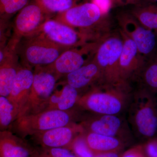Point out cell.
<instances>
[{
    "label": "cell",
    "instance_id": "1",
    "mask_svg": "<svg viewBox=\"0 0 157 157\" xmlns=\"http://www.w3.org/2000/svg\"><path fill=\"white\" fill-rule=\"evenodd\" d=\"M133 89L100 82L79 94L76 107L82 111L109 115L125 114Z\"/></svg>",
    "mask_w": 157,
    "mask_h": 157
},
{
    "label": "cell",
    "instance_id": "2",
    "mask_svg": "<svg viewBox=\"0 0 157 157\" xmlns=\"http://www.w3.org/2000/svg\"><path fill=\"white\" fill-rule=\"evenodd\" d=\"M135 139L143 143L157 137V96L137 86L125 112Z\"/></svg>",
    "mask_w": 157,
    "mask_h": 157
},
{
    "label": "cell",
    "instance_id": "3",
    "mask_svg": "<svg viewBox=\"0 0 157 157\" xmlns=\"http://www.w3.org/2000/svg\"><path fill=\"white\" fill-rule=\"evenodd\" d=\"M54 19L83 34L90 42L100 41L112 33L108 14L103 13L92 2L77 4L56 14Z\"/></svg>",
    "mask_w": 157,
    "mask_h": 157
},
{
    "label": "cell",
    "instance_id": "4",
    "mask_svg": "<svg viewBox=\"0 0 157 157\" xmlns=\"http://www.w3.org/2000/svg\"><path fill=\"white\" fill-rule=\"evenodd\" d=\"M82 111L75 107L67 111L48 109L17 118L11 129L20 137L24 138L48 130L78 122Z\"/></svg>",
    "mask_w": 157,
    "mask_h": 157
},
{
    "label": "cell",
    "instance_id": "5",
    "mask_svg": "<svg viewBox=\"0 0 157 157\" xmlns=\"http://www.w3.org/2000/svg\"><path fill=\"white\" fill-rule=\"evenodd\" d=\"M68 49L51 41L39 31L22 38L16 50L20 65L33 69L52 64Z\"/></svg>",
    "mask_w": 157,
    "mask_h": 157
},
{
    "label": "cell",
    "instance_id": "6",
    "mask_svg": "<svg viewBox=\"0 0 157 157\" xmlns=\"http://www.w3.org/2000/svg\"><path fill=\"white\" fill-rule=\"evenodd\" d=\"M122 46L119 32L111 33L101 40L94 59L101 70L102 83L114 86L131 85L121 78L120 58Z\"/></svg>",
    "mask_w": 157,
    "mask_h": 157
},
{
    "label": "cell",
    "instance_id": "7",
    "mask_svg": "<svg viewBox=\"0 0 157 157\" xmlns=\"http://www.w3.org/2000/svg\"><path fill=\"white\" fill-rule=\"evenodd\" d=\"M60 78L48 66L34 68L33 85L25 104L17 118L45 110L48 100L55 90L57 82Z\"/></svg>",
    "mask_w": 157,
    "mask_h": 157
},
{
    "label": "cell",
    "instance_id": "8",
    "mask_svg": "<svg viewBox=\"0 0 157 157\" xmlns=\"http://www.w3.org/2000/svg\"><path fill=\"white\" fill-rule=\"evenodd\" d=\"M78 123L85 132L116 137L128 145L135 140L125 114L109 115L86 112L82 113Z\"/></svg>",
    "mask_w": 157,
    "mask_h": 157
},
{
    "label": "cell",
    "instance_id": "9",
    "mask_svg": "<svg viewBox=\"0 0 157 157\" xmlns=\"http://www.w3.org/2000/svg\"><path fill=\"white\" fill-rule=\"evenodd\" d=\"M49 17L35 0L29 2L17 13L14 18L9 42L17 46L22 38L40 31L42 25Z\"/></svg>",
    "mask_w": 157,
    "mask_h": 157
},
{
    "label": "cell",
    "instance_id": "10",
    "mask_svg": "<svg viewBox=\"0 0 157 157\" xmlns=\"http://www.w3.org/2000/svg\"><path fill=\"white\" fill-rule=\"evenodd\" d=\"M117 19L119 30L135 42L146 60L157 52V35L153 31L140 24L130 12H121Z\"/></svg>",
    "mask_w": 157,
    "mask_h": 157
},
{
    "label": "cell",
    "instance_id": "11",
    "mask_svg": "<svg viewBox=\"0 0 157 157\" xmlns=\"http://www.w3.org/2000/svg\"><path fill=\"white\" fill-rule=\"evenodd\" d=\"M101 40L88 42L82 46L67 49L53 63L47 66L60 78L66 76L78 70L94 58Z\"/></svg>",
    "mask_w": 157,
    "mask_h": 157
},
{
    "label": "cell",
    "instance_id": "12",
    "mask_svg": "<svg viewBox=\"0 0 157 157\" xmlns=\"http://www.w3.org/2000/svg\"><path fill=\"white\" fill-rule=\"evenodd\" d=\"M123 46L120 58L121 78L125 83L131 85L135 82L147 60L140 53L136 44L121 31Z\"/></svg>",
    "mask_w": 157,
    "mask_h": 157
},
{
    "label": "cell",
    "instance_id": "13",
    "mask_svg": "<svg viewBox=\"0 0 157 157\" xmlns=\"http://www.w3.org/2000/svg\"><path fill=\"white\" fill-rule=\"evenodd\" d=\"M40 31L51 41L68 48L82 46L90 42L83 34L54 19L46 20Z\"/></svg>",
    "mask_w": 157,
    "mask_h": 157
},
{
    "label": "cell",
    "instance_id": "14",
    "mask_svg": "<svg viewBox=\"0 0 157 157\" xmlns=\"http://www.w3.org/2000/svg\"><path fill=\"white\" fill-rule=\"evenodd\" d=\"M84 132L81 125L75 122L50 129L32 137L42 149L64 147L69 149L74 139Z\"/></svg>",
    "mask_w": 157,
    "mask_h": 157
},
{
    "label": "cell",
    "instance_id": "15",
    "mask_svg": "<svg viewBox=\"0 0 157 157\" xmlns=\"http://www.w3.org/2000/svg\"><path fill=\"white\" fill-rule=\"evenodd\" d=\"M64 76L63 83L74 87L79 93L81 90H87L102 82L101 70L94 58L78 70Z\"/></svg>",
    "mask_w": 157,
    "mask_h": 157
},
{
    "label": "cell",
    "instance_id": "16",
    "mask_svg": "<svg viewBox=\"0 0 157 157\" xmlns=\"http://www.w3.org/2000/svg\"><path fill=\"white\" fill-rule=\"evenodd\" d=\"M38 152L11 130L0 131V157H33Z\"/></svg>",
    "mask_w": 157,
    "mask_h": 157
},
{
    "label": "cell",
    "instance_id": "17",
    "mask_svg": "<svg viewBox=\"0 0 157 157\" xmlns=\"http://www.w3.org/2000/svg\"><path fill=\"white\" fill-rule=\"evenodd\" d=\"M34 70L21 65L8 97L17 109L18 114L22 109L33 85Z\"/></svg>",
    "mask_w": 157,
    "mask_h": 157
},
{
    "label": "cell",
    "instance_id": "18",
    "mask_svg": "<svg viewBox=\"0 0 157 157\" xmlns=\"http://www.w3.org/2000/svg\"><path fill=\"white\" fill-rule=\"evenodd\" d=\"M84 136L88 146L94 155L107 152H123L128 145L118 138L92 132H84Z\"/></svg>",
    "mask_w": 157,
    "mask_h": 157
},
{
    "label": "cell",
    "instance_id": "19",
    "mask_svg": "<svg viewBox=\"0 0 157 157\" xmlns=\"http://www.w3.org/2000/svg\"><path fill=\"white\" fill-rule=\"evenodd\" d=\"M12 48L0 65V97H8L21 65L16 50Z\"/></svg>",
    "mask_w": 157,
    "mask_h": 157
},
{
    "label": "cell",
    "instance_id": "20",
    "mask_svg": "<svg viewBox=\"0 0 157 157\" xmlns=\"http://www.w3.org/2000/svg\"><path fill=\"white\" fill-rule=\"evenodd\" d=\"M79 94V92L76 89L64 83L60 90H56L55 89L54 91L48 100L45 110L58 109L67 111L74 109L76 107Z\"/></svg>",
    "mask_w": 157,
    "mask_h": 157
},
{
    "label": "cell",
    "instance_id": "21",
    "mask_svg": "<svg viewBox=\"0 0 157 157\" xmlns=\"http://www.w3.org/2000/svg\"><path fill=\"white\" fill-rule=\"evenodd\" d=\"M130 13L140 24L157 35V3L141 1Z\"/></svg>",
    "mask_w": 157,
    "mask_h": 157
},
{
    "label": "cell",
    "instance_id": "22",
    "mask_svg": "<svg viewBox=\"0 0 157 157\" xmlns=\"http://www.w3.org/2000/svg\"><path fill=\"white\" fill-rule=\"evenodd\" d=\"M135 82L157 96V52L147 60Z\"/></svg>",
    "mask_w": 157,
    "mask_h": 157
},
{
    "label": "cell",
    "instance_id": "23",
    "mask_svg": "<svg viewBox=\"0 0 157 157\" xmlns=\"http://www.w3.org/2000/svg\"><path fill=\"white\" fill-rule=\"evenodd\" d=\"M18 112L8 97H0V131L10 130Z\"/></svg>",
    "mask_w": 157,
    "mask_h": 157
},
{
    "label": "cell",
    "instance_id": "24",
    "mask_svg": "<svg viewBox=\"0 0 157 157\" xmlns=\"http://www.w3.org/2000/svg\"><path fill=\"white\" fill-rule=\"evenodd\" d=\"M48 16L58 14L77 5L76 0H35Z\"/></svg>",
    "mask_w": 157,
    "mask_h": 157
},
{
    "label": "cell",
    "instance_id": "25",
    "mask_svg": "<svg viewBox=\"0 0 157 157\" xmlns=\"http://www.w3.org/2000/svg\"><path fill=\"white\" fill-rule=\"evenodd\" d=\"M30 0H0V17L10 19Z\"/></svg>",
    "mask_w": 157,
    "mask_h": 157
},
{
    "label": "cell",
    "instance_id": "26",
    "mask_svg": "<svg viewBox=\"0 0 157 157\" xmlns=\"http://www.w3.org/2000/svg\"><path fill=\"white\" fill-rule=\"evenodd\" d=\"M84 133L74 139L69 149L76 157H94V155L88 146L85 139Z\"/></svg>",
    "mask_w": 157,
    "mask_h": 157
},
{
    "label": "cell",
    "instance_id": "27",
    "mask_svg": "<svg viewBox=\"0 0 157 157\" xmlns=\"http://www.w3.org/2000/svg\"><path fill=\"white\" fill-rule=\"evenodd\" d=\"M42 152L48 157H76L71 150L64 147L42 149Z\"/></svg>",
    "mask_w": 157,
    "mask_h": 157
},
{
    "label": "cell",
    "instance_id": "28",
    "mask_svg": "<svg viewBox=\"0 0 157 157\" xmlns=\"http://www.w3.org/2000/svg\"><path fill=\"white\" fill-rule=\"evenodd\" d=\"M11 28L12 24L10 19L0 17V45L9 41Z\"/></svg>",
    "mask_w": 157,
    "mask_h": 157
},
{
    "label": "cell",
    "instance_id": "29",
    "mask_svg": "<svg viewBox=\"0 0 157 157\" xmlns=\"http://www.w3.org/2000/svg\"><path fill=\"white\" fill-rule=\"evenodd\" d=\"M141 144L146 157H157V137Z\"/></svg>",
    "mask_w": 157,
    "mask_h": 157
},
{
    "label": "cell",
    "instance_id": "30",
    "mask_svg": "<svg viewBox=\"0 0 157 157\" xmlns=\"http://www.w3.org/2000/svg\"><path fill=\"white\" fill-rule=\"evenodd\" d=\"M120 157H146L142 144L134 145L123 152Z\"/></svg>",
    "mask_w": 157,
    "mask_h": 157
},
{
    "label": "cell",
    "instance_id": "31",
    "mask_svg": "<svg viewBox=\"0 0 157 157\" xmlns=\"http://www.w3.org/2000/svg\"><path fill=\"white\" fill-rule=\"evenodd\" d=\"M98 6L104 14H108L109 10L113 7L111 0H92V2Z\"/></svg>",
    "mask_w": 157,
    "mask_h": 157
},
{
    "label": "cell",
    "instance_id": "32",
    "mask_svg": "<svg viewBox=\"0 0 157 157\" xmlns=\"http://www.w3.org/2000/svg\"><path fill=\"white\" fill-rule=\"evenodd\" d=\"M14 48L16 47L10 44L9 41L0 45V65L5 60L11 49Z\"/></svg>",
    "mask_w": 157,
    "mask_h": 157
},
{
    "label": "cell",
    "instance_id": "33",
    "mask_svg": "<svg viewBox=\"0 0 157 157\" xmlns=\"http://www.w3.org/2000/svg\"><path fill=\"white\" fill-rule=\"evenodd\" d=\"M113 6H125L132 5L135 6L139 4L141 0H111Z\"/></svg>",
    "mask_w": 157,
    "mask_h": 157
},
{
    "label": "cell",
    "instance_id": "34",
    "mask_svg": "<svg viewBox=\"0 0 157 157\" xmlns=\"http://www.w3.org/2000/svg\"><path fill=\"white\" fill-rule=\"evenodd\" d=\"M122 152H107L94 155V157H120Z\"/></svg>",
    "mask_w": 157,
    "mask_h": 157
},
{
    "label": "cell",
    "instance_id": "35",
    "mask_svg": "<svg viewBox=\"0 0 157 157\" xmlns=\"http://www.w3.org/2000/svg\"><path fill=\"white\" fill-rule=\"evenodd\" d=\"M33 157H48L46 155L44 154L42 152H39V151Z\"/></svg>",
    "mask_w": 157,
    "mask_h": 157
},
{
    "label": "cell",
    "instance_id": "36",
    "mask_svg": "<svg viewBox=\"0 0 157 157\" xmlns=\"http://www.w3.org/2000/svg\"><path fill=\"white\" fill-rule=\"evenodd\" d=\"M147 1L157 3V0H147Z\"/></svg>",
    "mask_w": 157,
    "mask_h": 157
},
{
    "label": "cell",
    "instance_id": "37",
    "mask_svg": "<svg viewBox=\"0 0 157 157\" xmlns=\"http://www.w3.org/2000/svg\"><path fill=\"white\" fill-rule=\"evenodd\" d=\"M76 1L77 2V1H78V0H76Z\"/></svg>",
    "mask_w": 157,
    "mask_h": 157
},
{
    "label": "cell",
    "instance_id": "38",
    "mask_svg": "<svg viewBox=\"0 0 157 157\" xmlns=\"http://www.w3.org/2000/svg\"></svg>",
    "mask_w": 157,
    "mask_h": 157
}]
</instances>
